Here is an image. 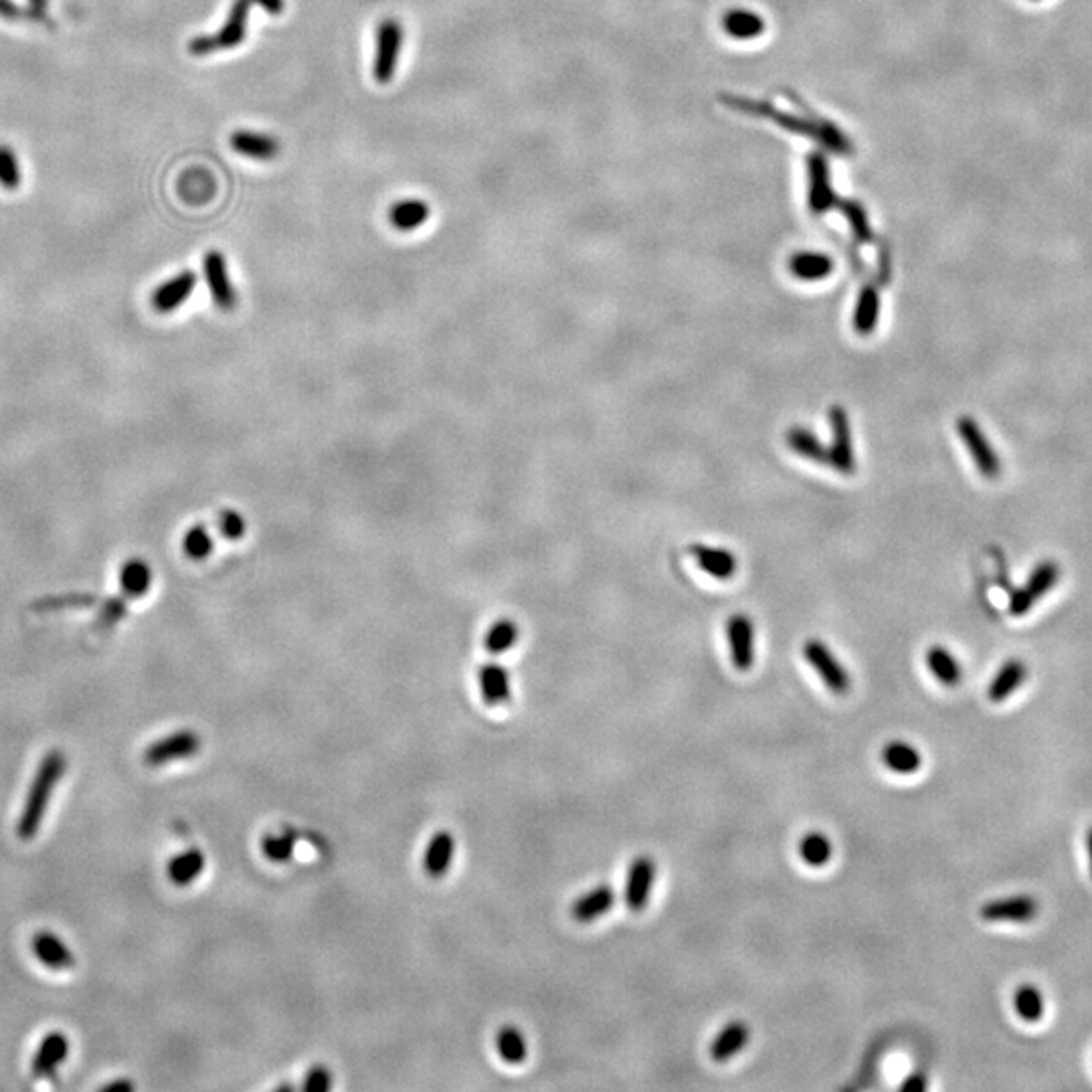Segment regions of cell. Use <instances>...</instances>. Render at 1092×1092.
Segmentation results:
<instances>
[{"label": "cell", "mask_w": 1092, "mask_h": 1092, "mask_svg": "<svg viewBox=\"0 0 1092 1092\" xmlns=\"http://www.w3.org/2000/svg\"><path fill=\"white\" fill-rule=\"evenodd\" d=\"M431 209L425 201L404 199L397 201L389 211V221L399 231H415L427 223Z\"/></svg>", "instance_id": "484cf974"}, {"label": "cell", "mask_w": 1092, "mask_h": 1092, "mask_svg": "<svg viewBox=\"0 0 1092 1092\" xmlns=\"http://www.w3.org/2000/svg\"><path fill=\"white\" fill-rule=\"evenodd\" d=\"M957 429H959V435H961V440H963L967 451L972 453V457L977 465V470L989 480L1000 476V470H1002L1000 457H997L995 450L991 448V444L985 437L983 429L979 427V423L973 417H961L959 423H957Z\"/></svg>", "instance_id": "9c48e42d"}, {"label": "cell", "mask_w": 1092, "mask_h": 1092, "mask_svg": "<svg viewBox=\"0 0 1092 1092\" xmlns=\"http://www.w3.org/2000/svg\"><path fill=\"white\" fill-rule=\"evenodd\" d=\"M880 318V296L877 288H864L858 296L854 309V330L860 336H870L878 326Z\"/></svg>", "instance_id": "f1b7e54d"}, {"label": "cell", "mask_w": 1092, "mask_h": 1092, "mask_svg": "<svg viewBox=\"0 0 1092 1092\" xmlns=\"http://www.w3.org/2000/svg\"><path fill=\"white\" fill-rule=\"evenodd\" d=\"M831 423V446L828 448V463L839 474L852 476L856 472V457L852 448V429L850 419L844 407H831L830 411Z\"/></svg>", "instance_id": "ba28073f"}, {"label": "cell", "mask_w": 1092, "mask_h": 1092, "mask_svg": "<svg viewBox=\"0 0 1092 1092\" xmlns=\"http://www.w3.org/2000/svg\"><path fill=\"white\" fill-rule=\"evenodd\" d=\"M494 1046L498 1056L502 1058V1063L512 1067L522 1065L528 1056V1042L516 1025H504L498 1029Z\"/></svg>", "instance_id": "4dcf8cb0"}, {"label": "cell", "mask_w": 1092, "mask_h": 1092, "mask_svg": "<svg viewBox=\"0 0 1092 1092\" xmlns=\"http://www.w3.org/2000/svg\"><path fill=\"white\" fill-rule=\"evenodd\" d=\"M1040 915V902L1029 894H1016L1008 898H995L979 909V917L987 923H1016L1025 925L1036 921Z\"/></svg>", "instance_id": "52a82bcc"}, {"label": "cell", "mask_w": 1092, "mask_h": 1092, "mask_svg": "<svg viewBox=\"0 0 1092 1092\" xmlns=\"http://www.w3.org/2000/svg\"><path fill=\"white\" fill-rule=\"evenodd\" d=\"M833 193L830 189L828 163L822 156H814L809 161V205L816 213H824L831 207Z\"/></svg>", "instance_id": "d4e9b609"}, {"label": "cell", "mask_w": 1092, "mask_h": 1092, "mask_svg": "<svg viewBox=\"0 0 1092 1092\" xmlns=\"http://www.w3.org/2000/svg\"><path fill=\"white\" fill-rule=\"evenodd\" d=\"M332 1086H334V1074L324 1065L311 1067L302 1080V1088L308 1092H328Z\"/></svg>", "instance_id": "f35d334b"}, {"label": "cell", "mask_w": 1092, "mask_h": 1092, "mask_svg": "<svg viewBox=\"0 0 1092 1092\" xmlns=\"http://www.w3.org/2000/svg\"><path fill=\"white\" fill-rule=\"evenodd\" d=\"M229 144L237 154L247 156V159H254V161H273L279 154V148H282L277 138L261 132H252V130L233 132Z\"/></svg>", "instance_id": "2e32d148"}, {"label": "cell", "mask_w": 1092, "mask_h": 1092, "mask_svg": "<svg viewBox=\"0 0 1092 1092\" xmlns=\"http://www.w3.org/2000/svg\"><path fill=\"white\" fill-rule=\"evenodd\" d=\"M453 858H455V837L446 830L435 831L429 837L423 852V870L429 878L440 880L450 872Z\"/></svg>", "instance_id": "4fadbf2b"}, {"label": "cell", "mask_w": 1092, "mask_h": 1092, "mask_svg": "<svg viewBox=\"0 0 1092 1092\" xmlns=\"http://www.w3.org/2000/svg\"><path fill=\"white\" fill-rule=\"evenodd\" d=\"M748 1040H751V1027H748V1023L742 1020H733L725 1023L721 1032L710 1042V1058L719 1065L729 1063L731 1058L746 1048Z\"/></svg>", "instance_id": "9a60e30c"}, {"label": "cell", "mask_w": 1092, "mask_h": 1092, "mask_svg": "<svg viewBox=\"0 0 1092 1092\" xmlns=\"http://www.w3.org/2000/svg\"><path fill=\"white\" fill-rule=\"evenodd\" d=\"M803 658L816 670L830 692L837 696H846L850 692L852 678L846 666L835 658V653L822 640H807L803 643Z\"/></svg>", "instance_id": "3957f363"}, {"label": "cell", "mask_w": 1092, "mask_h": 1092, "mask_svg": "<svg viewBox=\"0 0 1092 1092\" xmlns=\"http://www.w3.org/2000/svg\"><path fill=\"white\" fill-rule=\"evenodd\" d=\"M404 41V28L397 19H385L377 28V47L372 59V77L387 85L393 81L399 66V55Z\"/></svg>", "instance_id": "277c9868"}, {"label": "cell", "mask_w": 1092, "mask_h": 1092, "mask_svg": "<svg viewBox=\"0 0 1092 1092\" xmlns=\"http://www.w3.org/2000/svg\"><path fill=\"white\" fill-rule=\"evenodd\" d=\"M785 440L789 450H793L797 455L818 463H828V448L822 444L820 437L814 431H809L807 427L801 425L789 427Z\"/></svg>", "instance_id": "1f68e13d"}, {"label": "cell", "mask_w": 1092, "mask_h": 1092, "mask_svg": "<svg viewBox=\"0 0 1092 1092\" xmlns=\"http://www.w3.org/2000/svg\"><path fill=\"white\" fill-rule=\"evenodd\" d=\"M727 641L731 662L738 672H748L755 664V626L748 615L736 613L727 621Z\"/></svg>", "instance_id": "30bf717a"}, {"label": "cell", "mask_w": 1092, "mask_h": 1092, "mask_svg": "<svg viewBox=\"0 0 1092 1092\" xmlns=\"http://www.w3.org/2000/svg\"><path fill=\"white\" fill-rule=\"evenodd\" d=\"M615 904V890L609 884L593 886L591 890L583 892L571 904V917L581 925L595 923L605 917Z\"/></svg>", "instance_id": "7c38bea8"}, {"label": "cell", "mask_w": 1092, "mask_h": 1092, "mask_svg": "<svg viewBox=\"0 0 1092 1092\" xmlns=\"http://www.w3.org/2000/svg\"><path fill=\"white\" fill-rule=\"evenodd\" d=\"M1012 1004H1014L1016 1016L1025 1023H1038L1046 1014L1044 993H1042L1040 987H1036L1032 983H1023V985L1016 987Z\"/></svg>", "instance_id": "4316f807"}, {"label": "cell", "mask_w": 1092, "mask_h": 1092, "mask_svg": "<svg viewBox=\"0 0 1092 1092\" xmlns=\"http://www.w3.org/2000/svg\"><path fill=\"white\" fill-rule=\"evenodd\" d=\"M201 736L191 729L174 731L159 740H154L144 751V763L148 767H165L174 761L191 759L201 751Z\"/></svg>", "instance_id": "5b68a950"}, {"label": "cell", "mask_w": 1092, "mask_h": 1092, "mask_svg": "<svg viewBox=\"0 0 1092 1092\" xmlns=\"http://www.w3.org/2000/svg\"><path fill=\"white\" fill-rule=\"evenodd\" d=\"M68 769V759L61 755L59 751H51L45 755V759L41 761L33 783L28 787V793L24 797V805L21 811V818L17 824V833L23 841L33 839L45 820V811L47 805L51 801V795L57 787V783L61 782V777H64Z\"/></svg>", "instance_id": "6da1fadb"}, {"label": "cell", "mask_w": 1092, "mask_h": 1092, "mask_svg": "<svg viewBox=\"0 0 1092 1092\" xmlns=\"http://www.w3.org/2000/svg\"><path fill=\"white\" fill-rule=\"evenodd\" d=\"M1058 575H1060L1058 565H1056V563H1050V560H1046V563H1042V565L1032 573V577H1029L1027 585L1023 587V591L1027 593V597L1036 603L1040 597H1044L1046 593L1056 585Z\"/></svg>", "instance_id": "d590c367"}, {"label": "cell", "mask_w": 1092, "mask_h": 1092, "mask_svg": "<svg viewBox=\"0 0 1092 1092\" xmlns=\"http://www.w3.org/2000/svg\"><path fill=\"white\" fill-rule=\"evenodd\" d=\"M518 638H520V630L512 619H498L494 626L486 632L484 645L490 653L498 655V653H504L510 647H514Z\"/></svg>", "instance_id": "836d02e7"}, {"label": "cell", "mask_w": 1092, "mask_h": 1092, "mask_svg": "<svg viewBox=\"0 0 1092 1092\" xmlns=\"http://www.w3.org/2000/svg\"><path fill=\"white\" fill-rule=\"evenodd\" d=\"M184 550L189 552L193 558H199V560L211 554V550H213V541H211L209 533H207V530H205L203 526L193 528L191 533L186 535V539H184Z\"/></svg>", "instance_id": "ab89813d"}, {"label": "cell", "mask_w": 1092, "mask_h": 1092, "mask_svg": "<svg viewBox=\"0 0 1092 1092\" xmlns=\"http://www.w3.org/2000/svg\"><path fill=\"white\" fill-rule=\"evenodd\" d=\"M692 556L698 567L714 579H731L736 571V556L727 548L696 545L692 546Z\"/></svg>", "instance_id": "603a6c76"}, {"label": "cell", "mask_w": 1092, "mask_h": 1092, "mask_svg": "<svg viewBox=\"0 0 1092 1092\" xmlns=\"http://www.w3.org/2000/svg\"><path fill=\"white\" fill-rule=\"evenodd\" d=\"M926 668L928 672L937 678L943 686H953L961 684L963 680V668L959 664V660L953 655V651H949L945 645H930L926 649Z\"/></svg>", "instance_id": "cb8c5ba5"}, {"label": "cell", "mask_w": 1092, "mask_h": 1092, "mask_svg": "<svg viewBox=\"0 0 1092 1092\" xmlns=\"http://www.w3.org/2000/svg\"><path fill=\"white\" fill-rule=\"evenodd\" d=\"M0 184L9 191H15L21 184L19 159L9 146H0Z\"/></svg>", "instance_id": "74e56055"}, {"label": "cell", "mask_w": 1092, "mask_h": 1092, "mask_svg": "<svg viewBox=\"0 0 1092 1092\" xmlns=\"http://www.w3.org/2000/svg\"><path fill=\"white\" fill-rule=\"evenodd\" d=\"M926 1086H928V1080H926V1076H925V1074H921V1072H913L911 1076H907V1078H904V1080H902V1084H900V1090H909V1092H921V1090H926Z\"/></svg>", "instance_id": "b9f144b4"}, {"label": "cell", "mask_w": 1092, "mask_h": 1092, "mask_svg": "<svg viewBox=\"0 0 1092 1092\" xmlns=\"http://www.w3.org/2000/svg\"><path fill=\"white\" fill-rule=\"evenodd\" d=\"M24 15L33 21H47V0H28Z\"/></svg>", "instance_id": "7bdbcfd3"}, {"label": "cell", "mask_w": 1092, "mask_h": 1092, "mask_svg": "<svg viewBox=\"0 0 1092 1092\" xmlns=\"http://www.w3.org/2000/svg\"><path fill=\"white\" fill-rule=\"evenodd\" d=\"M23 15H24V11L21 7H17L15 3H11V0H0V17L19 19Z\"/></svg>", "instance_id": "f6af8a7d"}, {"label": "cell", "mask_w": 1092, "mask_h": 1092, "mask_svg": "<svg viewBox=\"0 0 1092 1092\" xmlns=\"http://www.w3.org/2000/svg\"><path fill=\"white\" fill-rule=\"evenodd\" d=\"M119 1088H123V1090H132V1084H130V1082H112V1084L106 1086V1090H119Z\"/></svg>", "instance_id": "7dc6e473"}, {"label": "cell", "mask_w": 1092, "mask_h": 1092, "mask_svg": "<svg viewBox=\"0 0 1092 1092\" xmlns=\"http://www.w3.org/2000/svg\"><path fill=\"white\" fill-rule=\"evenodd\" d=\"M296 835L286 831V833H269L261 839V854L265 856V860L273 862V864H286L294 858L296 852Z\"/></svg>", "instance_id": "e575fe53"}, {"label": "cell", "mask_w": 1092, "mask_h": 1092, "mask_svg": "<svg viewBox=\"0 0 1092 1092\" xmlns=\"http://www.w3.org/2000/svg\"><path fill=\"white\" fill-rule=\"evenodd\" d=\"M218 528H221V535L225 539L237 541L245 535V518L233 510H225L221 514V520H218Z\"/></svg>", "instance_id": "60d3db41"}, {"label": "cell", "mask_w": 1092, "mask_h": 1092, "mask_svg": "<svg viewBox=\"0 0 1092 1092\" xmlns=\"http://www.w3.org/2000/svg\"><path fill=\"white\" fill-rule=\"evenodd\" d=\"M35 957L53 972H66L75 965L73 953L53 932H39L33 939Z\"/></svg>", "instance_id": "e0dca14e"}, {"label": "cell", "mask_w": 1092, "mask_h": 1092, "mask_svg": "<svg viewBox=\"0 0 1092 1092\" xmlns=\"http://www.w3.org/2000/svg\"><path fill=\"white\" fill-rule=\"evenodd\" d=\"M478 686L482 700L488 706H504L512 698L510 674L502 664H482L478 670Z\"/></svg>", "instance_id": "5bb4252c"}, {"label": "cell", "mask_w": 1092, "mask_h": 1092, "mask_svg": "<svg viewBox=\"0 0 1092 1092\" xmlns=\"http://www.w3.org/2000/svg\"><path fill=\"white\" fill-rule=\"evenodd\" d=\"M797 852L799 858L809 866V868H824L831 856H833V846H831V839L822 833V831H807L797 844Z\"/></svg>", "instance_id": "d6a6232c"}, {"label": "cell", "mask_w": 1092, "mask_h": 1092, "mask_svg": "<svg viewBox=\"0 0 1092 1092\" xmlns=\"http://www.w3.org/2000/svg\"><path fill=\"white\" fill-rule=\"evenodd\" d=\"M195 286H197V275L193 271H182L154 292L152 304L159 311H170L186 302V298L193 294Z\"/></svg>", "instance_id": "ffe728a7"}, {"label": "cell", "mask_w": 1092, "mask_h": 1092, "mask_svg": "<svg viewBox=\"0 0 1092 1092\" xmlns=\"http://www.w3.org/2000/svg\"><path fill=\"white\" fill-rule=\"evenodd\" d=\"M205 866H207V858L199 848L184 850L168 862V868H166L168 880L178 888L191 886L205 872Z\"/></svg>", "instance_id": "7402d4cb"}, {"label": "cell", "mask_w": 1092, "mask_h": 1092, "mask_svg": "<svg viewBox=\"0 0 1092 1092\" xmlns=\"http://www.w3.org/2000/svg\"><path fill=\"white\" fill-rule=\"evenodd\" d=\"M789 271L803 282H818L833 271V261L826 254L799 252L789 260Z\"/></svg>", "instance_id": "83f0119b"}, {"label": "cell", "mask_w": 1092, "mask_h": 1092, "mask_svg": "<svg viewBox=\"0 0 1092 1092\" xmlns=\"http://www.w3.org/2000/svg\"><path fill=\"white\" fill-rule=\"evenodd\" d=\"M121 585L126 589L130 595H142V593L148 589L150 585V571L144 563L140 560H134V563L123 567L121 573Z\"/></svg>", "instance_id": "8d00e7d4"}, {"label": "cell", "mask_w": 1092, "mask_h": 1092, "mask_svg": "<svg viewBox=\"0 0 1092 1092\" xmlns=\"http://www.w3.org/2000/svg\"><path fill=\"white\" fill-rule=\"evenodd\" d=\"M723 28L733 39H755L765 30V21L753 11L746 9H733L723 17Z\"/></svg>", "instance_id": "f546056e"}, {"label": "cell", "mask_w": 1092, "mask_h": 1092, "mask_svg": "<svg viewBox=\"0 0 1092 1092\" xmlns=\"http://www.w3.org/2000/svg\"><path fill=\"white\" fill-rule=\"evenodd\" d=\"M1086 850H1088V870H1090V878H1092V828L1086 833Z\"/></svg>", "instance_id": "bcb514c9"}, {"label": "cell", "mask_w": 1092, "mask_h": 1092, "mask_svg": "<svg viewBox=\"0 0 1092 1092\" xmlns=\"http://www.w3.org/2000/svg\"><path fill=\"white\" fill-rule=\"evenodd\" d=\"M260 5L269 15H282L286 9V0H252V5Z\"/></svg>", "instance_id": "ee69618b"}, {"label": "cell", "mask_w": 1092, "mask_h": 1092, "mask_svg": "<svg viewBox=\"0 0 1092 1092\" xmlns=\"http://www.w3.org/2000/svg\"><path fill=\"white\" fill-rule=\"evenodd\" d=\"M880 759L884 767L896 775H915L923 767L919 748L907 740H890L882 746Z\"/></svg>", "instance_id": "ac0fdd59"}, {"label": "cell", "mask_w": 1092, "mask_h": 1092, "mask_svg": "<svg viewBox=\"0 0 1092 1092\" xmlns=\"http://www.w3.org/2000/svg\"><path fill=\"white\" fill-rule=\"evenodd\" d=\"M655 862L651 856H636L626 874V888H623V900L632 913H641L651 898L653 884H655Z\"/></svg>", "instance_id": "8992f818"}, {"label": "cell", "mask_w": 1092, "mask_h": 1092, "mask_svg": "<svg viewBox=\"0 0 1092 1092\" xmlns=\"http://www.w3.org/2000/svg\"><path fill=\"white\" fill-rule=\"evenodd\" d=\"M249 11H252V0H235L225 24L218 28L214 35L195 37L189 43V51L197 57H203V55H209V53H214V51H221V49L239 47L247 37Z\"/></svg>", "instance_id": "7a4b0ae2"}, {"label": "cell", "mask_w": 1092, "mask_h": 1092, "mask_svg": "<svg viewBox=\"0 0 1092 1092\" xmlns=\"http://www.w3.org/2000/svg\"><path fill=\"white\" fill-rule=\"evenodd\" d=\"M203 269H205V279H207V286H209V292H211L214 304L218 308H223V309H233L235 304H237V294H235V288L231 284L227 260L223 258V254L209 252L205 256Z\"/></svg>", "instance_id": "8fae6325"}, {"label": "cell", "mask_w": 1092, "mask_h": 1092, "mask_svg": "<svg viewBox=\"0 0 1092 1092\" xmlns=\"http://www.w3.org/2000/svg\"><path fill=\"white\" fill-rule=\"evenodd\" d=\"M1025 678H1027V666L1021 660H1008L1000 670H997L991 684L987 686V698L993 704L1008 700L1014 692H1018Z\"/></svg>", "instance_id": "44dd1931"}, {"label": "cell", "mask_w": 1092, "mask_h": 1092, "mask_svg": "<svg viewBox=\"0 0 1092 1092\" xmlns=\"http://www.w3.org/2000/svg\"><path fill=\"white\" fill-rule=\"evenodd\" d=\"M70 1054V1040L68 1036H64L61 1032H53L49 1036L43 1038L35 1058H33V1070L35 1076H51L61 1065H64V1060Z\"/></svg>", "instance_id": "d6986e66"}]
</instances>
